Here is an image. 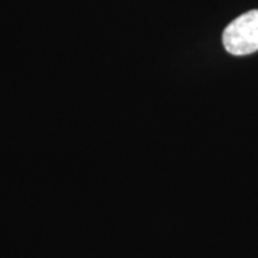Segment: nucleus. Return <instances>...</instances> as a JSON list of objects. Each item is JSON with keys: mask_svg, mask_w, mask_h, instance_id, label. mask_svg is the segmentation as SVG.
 <instances>
[{"mask_svg": "<svg viewBox=\"0 0 258 258\" xmlns=\"http://www.w3.org/2000/svg\"><path fill=\"white\" fill-rule=\"evenodd\" d=\"M225 49L232 55H249L258 50V10H251L231 22L222 34Z\"/></svg>", "mask_w": 258, "mask_h": 258, "instance_id": "obj_1", "label": "nucleus"}]
</instances>
